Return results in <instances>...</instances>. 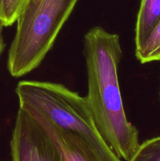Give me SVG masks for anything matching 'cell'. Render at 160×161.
<instances>
[{
  "label": "cell",
  "mask_w": 160,
  "mask_h": 161,
  "mask_svg": "<svg viewBox=\"0 0 160 161\" xmlns=\"http://www.w3.org/2000/svg\"><path fill=\"white\" fill-rule=\"evenodd\" d=\"M88 93L85 97L99 132L120 159L130 161L140 146L138 130L127 119L119 86L122 50L119 36L100 26L84 36Z\"/></svg>",
  "instance_id": "1"
},
{
  "label": "cell",
  "mask_w": 160,
  "mask_h": 161,
  "mask_svg": "<svg viewBox=\"0 0 160 161\" xmlns=\"http://www.w3.org/2000/svg\"><path fill=\"white\" fill-rule=\"evenodd\" d=\"M19 107L83 138L101 161H122L99 132L85 97L60 83L24 80L17 83Z\"/></svg>",
  "instance_id": "2"
},
{
  "label": "cell",
  "mask_w": 160,
  "mask_h": 161,
  "mask_svg": "<svg viewBox=\"0 0 160 161\" xmlns=\"http://www.w3.org/2000/svg\"><path fill=\"white\" fill-rule=\"evenodd\" d=\"M78 0H27L16 21L7 68L19 78L37 69L53 47Z\"/></svg>",
  "instance_id": "3"
},
{
  "label": "cell",
  "mask_w": 160,
  "mask_h": 161,
  "mask_svg": "<svg viewBox=\"0 0 160 161\" xmlns=\"http://www.w3.org/2000/svg\"><path fill=\"white\" fill-rule=\"evenodd\" d=\"M12 161H64L49 132L28 112L19 107L10 141Z\"/></svg>",
  "instance_id": "4"
},
{
  "label": "cell",
  "mask_w": 160,
  "mask_h": 161,
  "mask_svg": "<svg viewBox=\"0 0 160 161\" xmlns=\"http://www.w3.org/2000/svg\"><path fill=\"white\" fill-rule=\"evenodd\" d=\"M57 145L64 161H101L95 151L77 134L60 128L47 119L34 116Z\"/></svg>",
  "instance_id": "5"
},
{
  "label": "cell",
  "mask_w": 160,
  "mask_h": 161,
  "mask_svg": "<svg viewBox=\"0 0 160 161\" xmlns=\"http://www.w3.org/2000/svg\"><path fill=\"white\" fill-rule=\"evenodd\" d=\"M160 20V0H141L135 26V47L142 45Z\"/></svg>",
  "instance_id": "6"
},
{
  "label": "cell",
  "mask_w": 160,
  "mask_h": 161,
  "mask_svg": "<svg viewBox=\"0 0 160 161\" xmlns=\"http://www.w3.org/2000/svg\"><path fill=\"white\" fill-rule=\"evenodd\" d=\"M135 55L141 64L160 61V20L148 39L136 48Z\"/></svg>",
  "instance_id": "7"
},
{
  "label": "cell",
  "mask_w": 160,
  "mask_h": 161,
  "mask_svg": "<svg viewBox=\"0 0 160 161\" xmlns=\"http://www.w3.org/2000/svg\"><path fill=\"white\" fill-rule=\"evenodd\" d=\"M27 0H0V23L3 27L13 25Z\"/></svg>",
  "instance_id": "8"
},
{
  "label": "cell",
  "mask_w": 160,
  "mask_h": 161,
  "mask_svg": "<svg viewBox=\"0 0 160 161\" xmlns=\"http://www.w3.org/2000/svg\"><path fill=\"white\" fill-rule=\"evenodd\" d=\"M130 161H160V136L140 144L137 151Z\"/></svg>",
  "instance_id": "9"
},
{
  "label": "cell",
  "mask_w": 160,
  "mask_h": 161,
  "mask_svg": "<svg viewBox=\"0 0 160 161\" xmlns=\"http://www.w3.org/2000/svg\"><path fill=\"white\" fill-rule=\"evenodd\" d=\"M3 25L0 23V57H1L2 53H3V50L5 48V43L4 40H3Z\"/></svg>",
  "instance_id": "10"
}]
</instances>
